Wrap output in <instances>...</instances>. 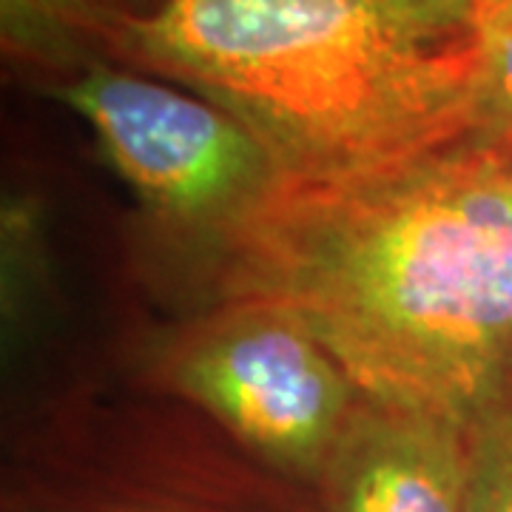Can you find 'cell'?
<instances>
[{
  "label": "cell",
  "instance_id": "cell-6",
  "mask_svg": "<svg viewBox=\"0 0 512 512\" xmlns=\"http://www.w3.org/2000/svg\"><path fill=\"white\" fill-rule=\"evenodd\" d=\"M120 12L123 0H0L3 49L26 66L77 74Z\"/></svg>",
  "mask_w": 512,
  "mask_h": 512
},
{
  "label": "cell",
  "instance_id": "cell-2",
  "mask_svg": "<svg viewBox=\"0 0 512 512\" xmlns=\"http://www.w3.org/2000/svg\"><path fill=\"white\" fill-rule=\"evenodd\" d=\"M106 46L237 117L293 180L399 163L473 128L478 43L413 46L379 0H163L120 12Z\"/></svg>",
  "mask_w": 512,
  "mask_h": 512
},
{
  "label": "cell",
  "instance_id": "cell-9",
  "mask_svg": "<svg viewBox=\"0 0 512 512\" xmlns=\"http://www.w3.org/2000/svg\"><path fill=\"white\" fill-rule=\"evenodd\" d=\"M470 140L512 151V37L478 43Z\"/></svg>",
  "mask_w": 512,
  "mask_h": 512
},
{
  "label": "cell",
  "instance_id": "cell-7",
  "mask_svg": "<svg viewBox=\"0 0 512 512\" xmlns=\"http://www.w3.org/2000/svg\"><path fill=\"white\" fill-rule=\"evenodd\" d=\"M467 512H512V382L470 427Z\"/></svg>",
  "mask_w": 512,
  "mask_h": 512
},
{
  "label": "cell",
  "instance_id": "cell-3",
  "mask_svg": "<svg viewBox=\"0 0 512 512\" xmlns=\"http://www.w3.org/2000/svg\"><path fill=\"white\" fill-rule=\"evenodd\" d=\"M49 94L165 225L220 242L271 197L282 171L228 111L143 74L89 63Z\"/></svg>",
  "mask_w": 512,
  "mask_h": 512
},
{
  "label": "cell",
  "instance_id": "cell-10",
  "mask_svg": "<svg viewBox=\"0 0 512 512\" xmlns=\"http://www.w3.org/2000/svg\"><path fill=\"white\" fill-rule=\"evenodd\" d=\"M512 37V0H481L476 18L478 43H495Z\"/></svg>",
  "mask_w": 512,
  "mask_h": 512
},
{
  "label": "cell",
  "instance_id": "cell-8",
  "mask_svg": "<svg viewBox=\"0 0 512 512\" xmlns=\"http://www.w3.org/2000/svg\"><path fill=\"white\" fill-rule=\"evenodd\" d=\"M390 26L421 49L476 43L481 0H379Z\"/></svg>",
  "mask_w": 512,
  "mask_h": 512
},
{
  "label": "cell",
  "instance_id": "cell-1",
  "mask_svg": "<svg viewBox=\"0 0 512 512\" xmlns=\"http://www.w3.org/2000/svg\"><path fill=\"white\" fill-rule=\"evenodd\" d=\"M225 305L282 313L359 396L470 430L512 382V151L458 140L282 177L220 239Z\"/></svg>",
  "mask_w": 512,
  "mask_h": 512
},
{
  "label": "cell",
  "instance_id": "cell-12",
  "mask_svg": "<svg viewBox=\"0 0 512 512\" xmlns=\"http://www.w3.org/2000/svg\"><path fill=\"white\" fill-rule=\"evenodd\" d=\"M163 0H123V9L126 12H134V15H143V12H151L154 6H160Z\"/></svg>",
  "mask_w": 512,
  "mask_h": 512
},
{
  "label": "cell",
  "instance_id": "cell-5",
  "mask_svg": "<svg viewBox=\"0 0 512 512\" xmlns=\"http://www.w3.org/2000/svg\"><path fill=\"white\" fill-rule=\"evenodd\" d=\"M322 487L328 512H467L470 430L362 399Z\"/></svg>",
  "mask_w": 512,
  "mask_h": 512
},
{
  "label": "cell",
  "instance_id": "cell-11",
  "mask_svg": "<svg viewBox=\"0 0 512 512\" xmlns=\"http://www.w3.org/2000/svg\"><path fill=\"white\" fill-rule=\"evenodd\" d=\"M18 512H160L151 507H128V504H80V501H26Z\"/></svg>",
  "mask_w": 512,
  "mask_h": 512
},
{
  "label": "cell",
  "instance_id": "cell-4",
  "mask_svg": "<svg viewBox=\"0 0 512 512\" xmlns=\"http://www.w3.org/2000/svg\"><path fill=\"white\" fill-rule=\"evenodd\" d=\"M171 384L282 476L322 484L362 402L336 359L288 316L228 305L171 362Z\"/></svg>",
  "mask_w": 512,
  "mask_h": 512
}]
</instances>
